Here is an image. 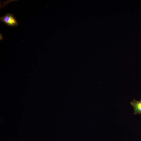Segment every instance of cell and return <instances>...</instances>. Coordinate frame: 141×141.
I'll use <instances>...</instances> for the list:
<instances>
[{
    "instance_id": "cell-1",
    "label": "cell",
    "mask_w": 141,
    "mask_h": 141,
    "mask_svg": "<svg viewBox=\"0 0 141 141\" xmlns=\"http://www.w3.org/2000/svg\"><path fill=\"white\" fill-rule=\"evenodd\" d=\"M0 20L1 22L11 27H16L18 25L16 17L10 13H8L4 16L0 17Z\"/></svg>"
},
{
    "instance_id": "cell-2",
    "label": "cell",
    "mask_w": 141,
    "mask_h": 141,
    "mask_svg": "<svg viewBox=\"0 0 141 141\" xmlns=\"http://www.w3.org/2000/svg\"><path fill=\"white\" fill-rule=\"evenodd\" d=\"M130 103L134 109V114L141 115V99L137 100L134 99Z\"/></svg>"
},
{
    "instance_id": "cell-3",
    "label": "cell",
    "mask_w": 141,
    "mask_h": 141,
    "mask_svg": "<svg viewBox=\"0 0 141 141\" xmlns=\"http://www.w3.org/2000/svg\"><path fill=\"white\" fill-rule=\"evenodd\" d=\"M3 36L2 34L0 33V40H3Z\"/></svg>"
}]
</instances>
